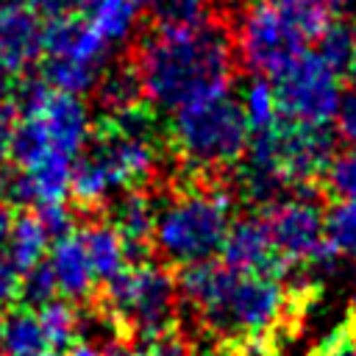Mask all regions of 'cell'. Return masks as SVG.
<instances>
[{
  "mask_svg": "<svg viewBox=\"0 0 356 356\" xmlns=\"http://www.w3.org/2000/svg\"><path fill=\"white\" fill-rule=\"evenodd\" d=\"M134 70L142 100L153 111H178L184 106L228 95L234 78V44L214 22L192 28H153L136 47Z\"/></svg>",
  "mask_w": 356,
  "mask_h": 356,
  "instance_id": "1",
  "label": "cell"
},
{
  "mask_svg": "<svg viewBox=\"0 0 356 356\" xmlns=\"http://www.w3.org/2000/svg\"><path fill=\"white\" fill-rule=\"evenodd\" d=\"M231 192L217 184L175 192L156 209L153 253L167 264L214 259L231 225Z\"/></svg>",
  "mask_w": 356,
  "mask_h": 356,
  "instance_id": "2",
  "label": "cell"
},
{
  "mask_svg": "<svg viewBox=\"0 0 356 356\" xmlns=\"http://www.w3.org/2000/svg\"><path fill=\"white\" fill-rule=\"evenodd\" d=\"M170 139L189 167L220 172L245 159L250 131L239 103L231 95H217L172 111Z\"/></svg>",
  "mask_w": 356,
  "mask_h": 356,
  "instance_id": "3",
  "label": "cell"
},
{
  "mask_svg": "<svg viewBox=\"0 0 356 356\" xmlns=\"http://www.w3.org/2000/svg\"><path fill=\"white\" fill-rule=\"evenodd\" d=\"M100 309H106L122 334L139 339L175 328L178 286L164 264H134L103 284Z\"/></svg>",
  "mask_w": 356,
  "mask_h": 356,
  "instance_id": "4",
  "label": "cell"
},
{
  "mask_svg": "<svg viewBox=\"0 0 356 356\" xmlns=\"http://www.w3.org/2000/svg\"><path fill=\"white\" fill-rule=\"evenodd\" d=\"M111 44L103 42L86 17L67 14L42 25V67L39 78L67 95H83L95 89L108 67Z\"/></svg>",
  "mask_w": 356,
  "mask_h": 356,
  "instance_id": "5",
  "label": "cell"
},
{
  "mask_svg": "<svg viewBox=\"0 0 356 356\" xmlns=\"http://www.w3.org/2000/svg\"><path fill=\"white\" fill-rule=\"evenodd\" d=\"M273 89L281 120L303 128H325L334 122L342 97L337 70L317 53H298L275 75Z\"/></svg>",
  "mask_w": 356,
  "mask_h": 356,
  "instance_id": "6",
  "label": "cell"
},
{
  "mask_svg": "<svg viewBox=\"0 0 356 356\" xmlns=\"http://www.w3.org/2000/svg\"><path fill=\"white\" fill-rule=\"evenodd\" d=\"M303 39L264 3L248 0L236 19V53L253 75H278L298 53Z\"/></svg>",
  "mask_w": 356,
  "mask_h": 356,
  "instance_id": "7",
  "label": "cell"
},
{
  "mask_svg": "<svg viewBox=\"0 0 356 356\" xmlns=\"http://www.w3.org/2000/svg\"><path fill=\"white\" fill-rule=\"evenodd\" d=\"M261 217L267 222V231L278 256L292 267L309 264L328 245L323 231V209L306 192L281 195L264 209Z\"/></svg>",
  "mask_w": 356,
  "mask_h": 356,
  "instance_id": "8",
  "label": "cell"
},
{
  "mask_svg": "<svg viewBox=\"0 0 356 356\" xmlns=\"http://www.w3.org/2000/svg\"><path fill=\"white\" fill-rule=\"evenodd\" d=\"M17 117L33 120L39 125L47 147L72 161L86 150V145L92 139V114H89V106L81 100V95H67V92L50 89L36 108L22 111Z\"/></svg>",
  "mask_w": 356,
  "mask_h": 356,
  "instance_id": "9",
  "label": "cell"
},
{
  "mask_svg": "<svg viewBox=\"0 0 356 356\" xmlns=\"http://www.w3.org/2000/svg\"><path fill=\"white\" fill-rule=\"evenodd\" d=\"M220 261L234 273H267L278 278H289L295 273V267L278 256L261 214L231 220L220 245Z\"/></svg>",
  "mask_w": 356,
  "mask_h": 356,
  "instance_id": "10",
  "label": "cell"
},
{
  "mask_svg": "<svg viewBox=\"0 0 356 356\" xmlns=\"http://www.w3.org/2000/svg\"><path fill=\"white\" fill-rule=\"evenodd\" d=\"M47 267L56 278L58 292L72 300V303H83L89 298H95V286L97 278L92 273L86 248L81 242V234H67L53 239V245L47 248Z\"/></svg>",
  "mask_w": 356,
  "mask_h": 356,
  "instance_id": "11",
  "label": "cell"
},
{
  "mask_svg": "<svg viewBox=\"0 0 356 356\" xmlns=\"http://www.w3.org/2000/svg\"><path fill=\"white\" fill-rule=\"evenodd\" d=\"M42 56V22L39 17L19 6L0 11V64L11 72L31 70Z\"/></svg>",
  "mask_w": 356,
  "mask_h": 356,
  "instance_id": "12",
  "label": "cell"
},
{
  "mask_svg": "<svg viewBox=\"0 0 356 356\" xmlns=\"http://www.w3.org/2000/svg\"><path fill=\"white\" fill-rule=\"evenodd\" d=\"M81 242L86 248L92 273H95V278L100 284L111 281L114 275H120L128 267L122 239H120L117 228L108 220H92V222H86L83 231H81Z\"/></svg>",
  "mask_w": 356,
  "mask_h": 356,
  "instance_id": "13",
  "label": "cell"
},
{
  "mask_svg": "<svg viewBox=\"0 0 356 356\" xmlns=\"http://www.w3.org/2000/svg\"><path fill=\"white\" fill-rule=\"evenodd\" d=\"M47 248H50V236H47L44 225L39 222V217L33 211L14 214V222L6 236V256L11 259V264L25 273L33 264L44 261Z\"/></svg>",
  "mask_w": 356,
  "mask_h": 356,
  "instance_id": "14",
  "label": "cell"
},
{
  "mask_svg": "<svg viewBox=\"0 0 356 356\" xmlns=\"http://www.w3.org/2000/svg\"><path fill=\"white\" fill-rule=\"evenodd\" d=\"M86 22L95 28V33L114 44H122L134 36V28L139 22V6L136 0H86Z\"/></svg>",
  "mask_w": 356,
  "mask_h": 356,
  "instance_id": "15",
  "label": "cell"
},
{
  "mask_svg": "<svg viewBox=\"0 0 356 356\" xmlns=\"http://www.w3.org/2000/svg\"><path fill=\"white\" fill-rule=\"evenodd\" d=\"M47 348L39 317L33 309L25 306H11L8 314L3 317V339H0V350H6V356H39Z\"/></svg>",
  "mask_w": 356,
  "mask_h": 356,
  "instance_id": "16",
  "label": "cell"
},
{
  "mask_svg": "<svg viewBox=\"0 0 356 356\" xmlns=\"http://www.w3.org/2000/svg\"><path fill=\"white\" fill-rule=\"evenodd\" d=\"M95 89H97V97H100L106 114L145 103L142 100V86H139V78H136V70H134L131 61L106 67L100 81L95 83Z\"/></svg>",
  "mask_w": 356,
  "mask_h": 356,
  "instance_id": "17",
  "label": "cell"
},
{
  "mask_svg": "<svg viewBox=\"0 0 356 356\" xmlns=\"http://www.w3.org/2000/svg\"><path fill=\"white\" fill-rule=\"evenodd\" d=\"M236 103H239V108H242V117H245L250 134L270 131L273 125L281 122L278 103H275V89H273V83H270L264 75H253V78L245 83L242 97H239Z\"/></svg>",
  "mask_w": 356,
  "mask_h": 356,
  "instance_id": "18",
  "label": "cell"
},
{
  "mask_svg": "<svg viewBox=\"0 0 356 356\" xmlns=\"http://www.w3.org/2000/svg\"><path fill=\"white\" fill-rule=\"evenodd\" d=\"M303 42H312L328 25V6L325 0H264Z\"/></svg>",
  "mask_w": 356,
  "mask_h": 356,
  "instance_id": "19",
  "label": "cell"
},
{
  "mask_svg": "<svg viewBox=\"0 0 356 356\" xmlns=\"http://www.w3.org/2000/svg\"><path fill=\"white\" fill-rule=\"evenodd\" d=\"M211 0H136L139 11L150 17L153 28H192L206 22Z\"/></svg>",
  "mask_w": 356,
  "mask_h": 356,
  "instance_id": "20",
  "label": "cell"
},
{
  "mask_svg": "<svg viewBox=\"0 0 356 356\" xmlns=\"http://www.w3.org/2000/svg\"><path fill=\"white\" fill-rule=\"evenodd\" d=\"M36 317H39V325H42L47 348H56V350L72 345V339L81 331V314H78L75 303L67 300V298L64 300L53 298L50 303L36 309Z\"/></svg>",
  "mask_w": 356,
  "mask_h": 356,
  "instance_id": "21",
  "label": "cell"
},
{
  "mask_svg": "<svg viewBox=\"0 0 356 356\" xmlns=\"http://www.w3.org/2000/svg\"><path fill=\"white\" fill-rule=\"evenodd\" d=\"M323 231L328 248L339 259H353L356 261V203L350 200H337L323 211Z\"/></svg>",
  "mask_w": 356,
  "mask_h": 356,
  "instance_id": "22",
  "label": "cell"
},
{
  "mask_svg": "<svg viewBox=\"0 0 356 356\" xmlns=\"http://www.w3.org/2000/svg\"><path fill=\"white\" fill-rule=\"evenodd\" d=\"M325 186L337 200H350L356 203V147H348L337 156L328 159L323 170Z\"/></svg>",
  "mask_w": 356,
  "mask_h": 356,
  "instance_id": "23",
  "label": "cell"
},
{
  "mask_svg": "<svg viewBox=\"0 0 356 356\" xmlns=\"http://www.w3.org/2000/svg\"><path fill=\"white\" fill-rule=\"evenodd\" d=\"M56 295H58V286H56V278H53L47 261H39V264H33L31 270L22 273V281H19V306L36 312L44 303H50Z\"/></svg>",
  "mask_w": 356,
  "mask_h": 356,
  "instance_id": "24",
  "label": "cell"
},
{
  "mask_svg": "<svg viewBox=\"0 0 356 356\" xmlns=\"http://www.w3.org/2000/svg\"><path fill=\"white\" fill-rule=\"evenodd\" d=\"M350 44H353V31L345 28V25H325L323 33L317 36V56L331 64L334 70H342L348 64V56H350Z\"/></svg>",
  "mask_w": 356,
  "mask_h": 356,
  "instance_id": "25",
  "label": "cell"
},
{
  "mask_svg": "<svg viewBox=\"0 0 356 356\" xmlns=\"http://www.w3.org/2000/svg\"><path fill=\"white\" fill-rule=\"evenodd\" d=\"M139 342L142 345L134 356H192V348L178 334V328H167V331L147 337V339H139Z\"/></svg>",
  "mask_w": 356,
  "mask_h": 356,
  "instance_id": "26",
  "label": "cell"
},
{
  "mask_svg": "<svg viewBox=\"0 0 356 356\" xmlns=\"http://www.w3.org/2000/svg\"><path fill=\"white\" fill-rule=\"evenodd\" d=\"M309 356H356V325L350 317L342 320L323 342H317Z\"/></svg>",
  "mask_w": 356,
  "mask_h": 356,
  "instance_id": "27",
  "label": "cell"
},
{
  "mask_svg": "<svg viewBox=\"0 0 356 356\" xmlns=\"http://www.w3.org/2000/svg\"><path fill=\"white\" fill-rule=\"evenodd\" d=\"M33 214L39 217V222L44 225L47 236L50 239H58V236H67L72 234V214L67 211L64 203H47V206H36Z\"/></svg>",
  "mask_w": 356,
  "mask_h": 356,
  "instance_id": "28",
  "label": "cell"
},
{
  "mask_svg": "<svg viewBox=\"0 0 356 356\" xmlns=\"http://www.w3.org/2000/svg\"><path fill=\"white\" fill-rule=\"evenodd\" d=\"M334 125H337L339 139L348 147H356V89H350V92H345L339 97V106H337V114H334Z\"/></svg>",
  "mask_w": 356,
  "mask_h": 356,
  "instance_id": "29",
  "label": "cell"
},
{
  "mask_svg": "<svg viewBox=\"0 0 356 356\" xmlns=\"http://www.w3.org/2000/svg\"><path fill=\"white\" fill-rule=\"evenodd\" d=\"M19 281L22 270H17L8 256H0V309H11L19 303Z\"/></svg>",
  "mask_w": 356,
  "mask_h": 356,
  "instance_id": "30",
  "label": "cell"
},
{
  "mask_svg": "<svg viewBox=\"0 0 356 356\" xmlns=\"http://www.w3.org/2000/svg\"><path fill=\"white\" fill-rule=\"evenodd\" d=\"M83 0H28L31 11L36 17H44V19H56V17H67V14H75V8L81 6Z\"/></svg>",
  "mask_w": 356,
  "mask_h": 356,
  "instance_id": "31",
  "label": "cell"
},
{
  "mask_svg": "<svg viewBox=\"0 0 356 356\" xmlns=\"http://www.w3.org/2000/svg\"><path fill=\"white\" fill-rule=\"evenodd\" d=\"M17 86H19V75L0 64V111H14Z\"/></svg>",
  "mask_w": 356,
  "mask_h": 356,
  "instance_id": "32",
  "label": "cell"
},
{
  "mask_svg": "<svg viewBox=\"0 0 356 356\" xmlns=\"http://www.w3.org/2000/svg\"><path fill=\"white\" fill-rule=\"evenodd\" d=\"M14 125H17V114H14V111H0V167L11 159Z\"/></svg>",
  "mask_w": 356,
  "mask_h": 356,
  "instance_id": "33",
  "label": "cell"
},
{
  "mask_svg": "<svg viewBox=\"0 0 356 356\" xmlns=\"http://www.w3.org/2000/svg\"><path fill=\"white\" fill-rule=\"evenodd\" d=\"M11 222H14V206L0 197V248L6 245V236H8Z\"/></svg>",
  "mask_w": 356,
  "mask_h": 356,
  "instance_id": "34",
  "label": "cell"
},
{
  "mask_svg": "<svg viewBox=\"0 0 356 356\" xmlns=\"http://www.w3.org/2000/svg\"><path fill=\"white\" fill-rule=\"evenodd\" d=\"M67 356H103V353H100L97 345H92V342H75Z\"/></svg>",
  "mask_w": 356,
  "mask_h": 356,
  "instance_id": "35",
  "label": "cell"
},
{
  "mask_svg": "<svg viewBox=\"0 0 356 356\" xmlns=\"http://www.w3.org/2000/svg\"><path fill=\"white\" fill-rule=\"evenodd\" d=\"M328 11H350L356 6V0H325Z\"/></svg>",
  "mask_w": 356,
  "mask_h": 356,
  "instance_id": "36",
  "label": "cell"
},
{
  "mask_svg": "<svg viewBox=\"0 0 356 356\" xmlns=\"http://www.w3.org/2000/svg\"><path fill=\"white\" fill-rule=\"evenodd\" d=\"M345 70L350 72V78H353V83H356V33H353V44H350V56H348Z\"/></svg>",
  "mask_w": 356,
  "mask_h": 356,
  "instance_id": "37",
  "label": "cell"
},
{
  "mask_svg": "<svg viewBox=\"0 0 356 356\" xmlns=\"http://www.w3.org/2000/svg\"><path fill=\"white\" fill-rule=\"evenodd\" d=\"M28 0H0V11H6V8H19V6H25Z\"/></svg>",
  "mask_w": 356,
  "mask_h": 356,
  "instance_id": "38",
  "label": "cell"
},
{
  "mask_svg": "<svg viewBox=\"0 0 356 356\" xmlns=\"http://www.w3.org/2000/svg\"><path fill=\"white\" fill-rule=\"evenodd\" d=\"M106 356H134V353H131V350H128L125 345H114V348H111V350H108Z\"/></svg>",
  "mask_w": 356,
  "mask_h": 356,
  "instance_id": "39",
  "label": "cell"
},
{
  "mask_svg": "<svg viewBox=\"0 0 356 356\" xmlns=\"http://www.w3.org/2000/svg\"><path fill=\"white\" fill-rule=\"evenodd\" d=\"M39 356H61V350H56V348H44Z\"/></svg>",
  "mask_w": 356,
  "mask_h": 356,
  "instance_id": "40",
  "label": "cell"
},
{
  "mask_svg": "<svg viewBox=\"0 0 356 356\" xmlns=\"http://www.w3.org/2000/svg\"><path fill=\"white\" fill-rule=\"evenodd\" d=\"M348 317H350V323H353V325H356V303H353V306H350V312H348Z\"/></svg>",
  "mask_w": 356,
  "mask_h": 356,
  "instance_id": "41",
  "label": "cell"
},
{
  "mask_svg": "<svg viewBox=\"0 0 356 356\" xmlns=\"http://www.w3.org/2000/svg\"><path fill=\"white\" fill-rule=\"evenodd\" d=\"M0 339H3V317H0Z\"/></svg>",
  "mask_w": 356,
  "mask_h": 356,
  "instance_id": "42",
  "label": "cell"
}]
</instances>
